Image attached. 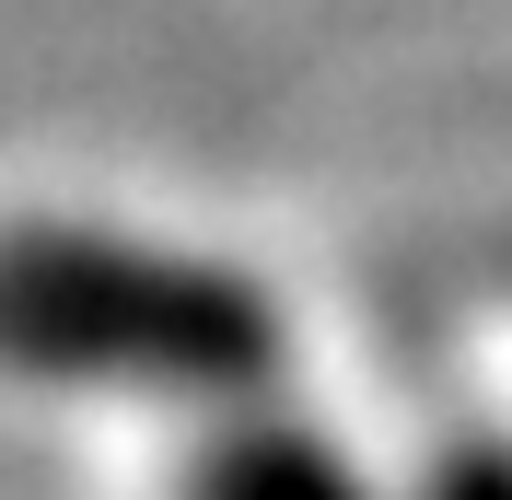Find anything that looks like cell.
I'll return each mask as SVG.
<instances>
[{"label": "cell", "mask_w": 512, "mask_h": 500, "mask_svg": "<svg viewBox=\"0 0 512 500\" xmlns=\"http://www.w3.org/2000/svg\"><path fill=\"white\" fill-rule=\"evenodd\" d=\"M0 361L24 373H187L268 361V303L222 268L105 233H0Z\"/></svg>", "instance_id": "obj_1"}]
</instances>
